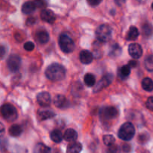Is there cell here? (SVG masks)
<instances>
[{"instance_id": "18", "label": "cell", "mask_w": 153, "mask_h": 153, "mask_svg": "<svg viewBox=\"0 0 153 153\" xmlns=\"http://www.w3.org/2000/svg\"><path fill=\"white\" fill-rule=\"evenodd\" d=\"M37 39L40 43H42V44L46 43L49 40V33L46 31H44V30L39 31L37 33Z\"/></svg>"}, {"instance_id": "36", "label": "cell", "mask_w": 153, "mask_h": 153, "mask_svg": "<svg viewBox=\"0 0 153 153\" xmlns=\"http://www.w3.org/2000/svg\"><path fill=\"white\" fill-rule=\"evenodd\" d=\"M4 132H5V128H4V125L0 123V137H1L4 135Z\"/></svg>"}, {"instance_id": "40", "label": "cell", "mask_w": 153, "mask_h": 153, "mask_svg": "<svg viewBox=\"0 0 153 153\" xmlns=\"http://www.w3.org/2000/svg\"><path fill=\"white\" fill-rule=\"evenodd\" d=\"M152 8L153 9V2H152Z\"/></svg>"}, {"instance_id": "20", "label": "cell", "mask_w": 153, "mask_h": 153, "mask_svg": "<svg viewBox=\"0 0 153 153\" xmlns=\"http://www.w3.org/2000/svg\"><path fill=\"white\" fill-rule=\"evenodd\" d=\"M50 138L52 141H54L55 143H61V140L64 138V135H62V133L59 130H54L51 132L50 134Z\"/></svg>"}, {"instance_id": "25", "label": "cell", "mask_w": 153, "mask_h": 153, "mask_svg": "<svg viewBox=\"0 0 153 153\" xmlns=\"http://www.w3.org/2000/svg\"><path fill=\"white\" fill-rule=\"evenodd\" d=\"M131 73V67L129 65H125L123 67H121V69L120 70L119 75L120 77L123 79H125L128 77V76Z\"/></svg>"}, {"instance_id": "11", "label": "cell", "mask_w": 153, "mask_h": 153, "mask_svg": "<svg viewBox=\"0 0 153 153\" xmlns=\"http://www.w3.org/2000/svg\"><path fill=\"white\" fill-rule=\"evenodd\" d=\"M40 18L44 22L48 23H53L55 21V14L49 9H43L40 13Z\"/></svg>"}, {"instance_id": "22", "label": "cell", "mask_w": 153, "mask_h": 153, "mask_svg": "<svg viewBox=\"0 0 153 153\" xmlns=\"http://www.w3.org/2000/svg\"><path fill=\"white\" fill-rule=\"evenodd\" d=\"M142 88L144 91L151 92L153 91V81L150 78H145L141 82Z\"/></svg>"}, {"instance_id": "15", "label": "cell", "mask_w": 153, "mask_h": 153, "mask_svg": "<svg viewBox=\"0 0 153 153\" xmlns=\"http://www.w3.org/2000/svg\"><path fill=\"white\" fill-rule=\"evenodd\" d=\"M36 5L34 1H26L22 6V12L25 14H30L36 9Z\"/></svg>"}, {"instance_id": "8", "label": "cell", "mask_w": 153, "mask_h": 153, "mask_svg": "<svg viewBox=\"0 0 153 153\" xmlns=\"http://www.w3.org/2000/svg\"><path fill=\"white\" fill-rule=\"evenodd\" d=\"M113 75L111 74V73H108V74L105 75L102 79H100V82L95 85V88L94 90V93H97L100 92V91L103 89L105 88H107L108 85H111V83L113 81Z\"/></svg>"}, {"instance_id": "5", "label": "cell", "mask_w": 153, "mask_h": 153, "mask_svg": "<svg viewBox=\"0 0 153 153\" xmlns=\"http://www.w3.org/2000/svg\"><path fill=\"white\" fill-rule=\"evenodd\" d=\"M60 48L65 53H70L75 49V43L73 40L69 36L66 34H61L58 40Z\"/></svg>"}, {"instance_id": "27", "label": "cell", "mask_w": 153, "mask_h": 153, "mask_svg": "<svg viewBox=\"0 0 153 153\" xmlns=\"http://www.w3.org/2000/svg\"><path fill=\"white\" fill-rule=\"evenodd\" d=\"M34 152L39 153H49L51 152V149L49 146H46L43 143H37L34 148Z\"/></svg>"}, {"instance_id": "39", "label": "cell", "mask_w": 153, "mask_h": 153, "mask_svg": "<svg viewBox=\"0 0 153 153\" xmlns=\"http://www.w3.org/2000/svg\"><path fill=\"white\" fill-rule=\"evenodd\" d=\"M114 2L116 3L117 5L119 6H121L123 5V4H124V3L126 2V0H114Z\"/></svg>"}, {"instance_id": "16", "label": "cell", "mask_w": 153, "mask_h": 153, "mask_svg": "<svg viewBox=\"0 0 153 153\" xmlns=\"http://www.w3.org/2000/svg\"><path fill=\"white\" fill-rule=\"evenodd\" d=\"M53 102H54V105H55L57 108H64L66 105H67V100L64 96L57 95L56 97L54 98Z\"/></svg>"}, {"instance_id": "35", "label": "cell", "mask_w": 153, "mask_h": 153, "mask_svg": "<svg viewBox=\"0 0 153 153\" xmlns=\"http://www.w3.org/2000/svg\"><path fill=\"white\" fill-rule=\"evenodd\" d=\"M6 53L5 48L2 46H0V58H2Z\"/></svg>"}, {"instance_id": "29", "label": "cell", "mask_w": 153, "mask_h": 153, "mask_svg": "<svg viewBox=\"0 0 153 153\" xmlns=\"http://www.w3.org/2000/svg\"><path fill=\"white\" fill-rule=\"evenodd\" d=\"M103 142L106 146H112L115 142V138L111 134H106L103 136Z\"/></svg>"}, {"instance_id": "38", "label": "cell", "mask_w": 153, "mask_h": 153, "mask_svg": "<svg viewBox=\"0 0 153 153\" xmlns=\"http://www.w3.org/2000/svg\"><path fill=\"white\" fill-rule=\"evenodd\" d=\"M128 65L131 67H136L137 66V62L135 60H132V61H130L128 62Z\"/></svg>"}, {"instance_id": "26", "label": "cell", "mask_w": 153, "mask_h": 153, "mask_svg": "<svg viewBox=\"0 0 153 153\" xmlns=\"http://www.w3.org/2000/svg\"><path fill=\"white\" fill-rule=\"evenodd\" d=\"M142 31L143 34L146 37H150L153 34V27L151 24L146 23L142 26Z\"/></svg>"}, {"instance_id": "12", "label": "cell", "mask_w": 153, "mask_h": 153, "mask_svg": "<svg viewBox=\"0 0 153 153\" xmlns=\"http://www.w3.org/2000/svg\"><path fill=\"white\" fill-rule=\"evenodd\" d=\"M79 58L82 64H89L94 60V55L88 50H82L79 55Z\"/></svg>"}, {"instance_id": "31", "label": "cell", "mask_w": 153, "mask_h": 153, "mask_svg": "<svg viewBox=\"0 0 153 153\" xmlns=\"http://www.w3.org/2000/svg\"><path fill=\"white\" fill-rule=\"evenodd\" d=\"M34 3L35 4L36 7H39V8H41L46 6V3L45 0H33Z\"/></svg>"}, {"instance_id": "3", "label": "cell", "mask_w": 153, "mask_h": 153, "mask_svg": "<svg viewBox=\"0 0 153 153\" xmlns=\"http://www.w3.org/2000/svg\"><path fill=\"white\" fill-rule=\"evenodd\" d=\"M0 112L3 117L9 122H13L17 119L18 113L16 108L11 104L6 103L0 108Z\"/></svg>"}, {"instance_id": "30", "label": "cell", "mask_w": 153, "mask_h": 153, "mask_svg": "<svg viewBox=\"0 0 153 153\" xmlns=\"http://www.w3.org/2000/svg\"><path fill=\"white\" fill-rule=\"evenodd\" d=\"M24 49H25V50L28 51V52H31V51L34 50V44L31 41L26 42V43L24 44Z\"/></svg>"}, {"instance_id": "13", "label": "cell", "mask_w": 153, "mask_h": 153, "mask_svg": "<svg viewBox=\"0 0 153 153\" xmlns=\"http://www.w3.org/2000/svg\"><path fill=\"white\" fill-rule=\"evenodd\" d=\"M78 134L74 129L73 128H68L65 131L64 134V139L66 141L68 142H73L77 140Z\"/></svg>"}, {"instance_id": "21", "label": "cell", "mask_w": 153, "mask_h": 153, "mask_svg": "<svg viewBox=\"0 0 153 153\" xmlns=\"http://www.w3.org/2000/svg\"><path fill=\"white\" fill-rule=\"evenodd\" d=\"M22 132V128L19 125H12L9 128V134L12 137H19Z\"/></svg>"}, {"instance_id": "6", "label": "cell", "mask_w": 153, "mask_h": 153, "mask_svg": "<svg viewBox=\"0 0 153 153\" xmlns=\"http://www.w3.org/2000/svg\"><path fill=\"white\" fill-rule=\"evenodd\" d=\"M100 117L102 120H109L114 118H116L118 115V111L116 108L113 106L104 107L100 110Z\"/></svg>"}, {"instance_id": "17", "label": "cell", "mask_w": 153, "mask_h": 153, "mask_svg": "<svg viewBox=\"0 0 153 153\" xmlns=\"http://www.w3.org/2000/svg\"><path fill=\"white\" fill-rule=\"evenodd\" d=\"M139 36V31L135 26H131L127 32L126 38L127 40H135Z\"/></svg>"}, {"instance_id": "14", "label": "cell", "mask_w": 153, "mask_h": 153, "mask_svg": "<svg viewBox=\"0 0 153 153\" xmlns=\"http://www.w3.org/2000/svg\"><path fill=\"white\" fill-rule=\"evenodd\" d=\"M82 149V145L79 142L73 141L67 146V152L68 153H78L80 152Z\"/></svg>"}, {"instance_id": "10", "label": "cell", "mask_w": 153, "mask_h": 153, "mask_svg": "<svg viewBox=\"0 0 153 153\" xmlns=\"http://www.w3.org/2000/svg\"><path fill=\"white\" fill-rule=\"evenodd\" d=\"M37 101L40 106L46 107L51 103V96L48 92L39 93L37 96Z\"/></svg>"}, {"instance_id": "19", "label": "cell", "mask_w": 153, "mask_h": 153, "mask_svg": "<svg viewBox=\"0 0 153 153\" xmlns=\"http://www.w3.org/2000/svg\"><path fill=\"white\" fill-rule=\"evenodd\" d=\"M55 116V114L51 110H41L39 111L38 117L40 120L51 119Z\"/></svg>"}, {"instance_id": "33", "label": "cell", "mask_w": 153, "mask_h": 153, "mask_svg": "<svg viewBox=\"0 0 153 153\" xmlns=\"http://www.w3.org/2000/svg\"><path fill=\"white\" fill-rule=\"evenodd\" d=\"M102 0H87L88 4L91 6H97L102 2Z\"/></svg>"}, {"instance_id": "7", "label": "cell", "mask_w": 153, "mask_h": 153, "mask_svg": "<svg viewBox=\"0 0 153 153\" xmlns=\"http://www.w3.org/2000/svg\"><path fill=\"white\" fill-rule=\"evenodd\" d=\"M7 67L12 73H16L19 70L21 66V58L17 55H11L9 56L7 61Z\"/></svg>"}, {"instance_id": "2", "label": "cell", "mask_w": 153, "mask_h": 153, "mask_svg": "<svg viewBox=\"0 0 153 153\" xmlns=\"http://www.w3.org/2000/svg\"><path fill=\"white\" fill-rule=\"evenodd\" d=\"M135 134V128L131 123H125L121 126L118 131V137L121 140L128 141L134 137Z\"/></svg>"}, {"instance_id": "28", "label": "cell", "mask_w": 153, "mask_h": 153, "mask_svg": "<svg viewBox=\"0 0 153 153\" xmlns=\"http://www.w3.org/2000/svg\"><path fill=\"white\" fill-rule=\"evenodd\" d=\"M144 65L148 71L153 72V55L146 57L144 61Z\"/></svg>"}, {"instance_id": "32", "label": "cell", "mask_w": 153, "mask_h": 153, "mask_svg": "<svg viewBox=\"0 0 153 153\" xmlns=\"http://www.w3.org/2000/svg\"><path fill=\"white\" fill-rule=\"evenodd\" d=\"M146 106L149 110L153 111V97H150L148 98L146 102Z\"/></svg>"}, {"instance_id": "9", "label": "cell", "mask_w": 153, "mask_h": 153, "mask_svg": "<svg viewBox=\"0 0 153 153\" xmlns=\"http://www.w3.org/2000/svg\"><path fill=\"white\" fill-rule=\"evenodd\" d=\"M128 54L134 59H138L143 55V49L138 43H131L128 46Z\"/></svg>"}, {"instance_id": "1", "label": "cell", "mask_w": 153, "mask_h": 153, "mask_svg": "<svg viewBox=\"0 0 153 153\" xmlns=\"http://www.w3.org/2000/svg\"><path fill=\"white\" fill-rule=\"evenodd\" d=\"M66 70L62 65L57 63L50 64L46 70V76L52 82H59L65 78Z\"/></svg>"}, {"instance_id": "24", "label": "cell", "mask_w": 153, "mask_h": 153, "mask_svg": "<svg viewBox=\"0 0 153 153\" xmlns=\"http://www.w3.org/2000/svg\"><path fill=\"white\" fill-rule=\"evenodd\" d=\"M121 52H122V49H121V47L118 44L115 43V44L112 45L111 47L109 55H110L111 57L115 58V57H117L119 56V55H120Z\"/></svg>"}, {"instance_id": "37", "label": "cell", "mask_w": 153, "mask_h": 153, "mask_svg": "<svg viewBox=\"0 0 153 153\" xmlns=\"http://www.w3.org/2000/svg\"><path fill=\"white\" fill-rule=\"evenodd\" d=\"M145 137H148L147 134H140V135L139 136V138H142V139H139V141H140V143H141V141L146 142L148 139L147 138L145 139Z\"/></svg>"}, {"instance_id": "23", "label": "cell", "mask_w": 153, "mask_h": 153, "mask_svg": "<svg viewBox=\"0 0 153 153\" xmlns=\"http://www.w3.org/2000/svg\"><path fill=\"white\" fill-rule=\"evenodd\" d=\"M84 81L88 87H94L96 85V78L91 73H87L84 77Z\"/></svg>"}, {"instance_id": "34", "label": "cell", "mask_w": 153, "mask_h": 153, "mask_svg": "<svg viewBox=\"0 0 153 153\" xmlns=\"http://www.w3.org/2000/svg\"><path fill=\"white\" fill-rule=\"evenodd\" d=\"M35 23V19L34 17H29L26 20V25H32Z\"/></svg>"}, {"instance_id": "4", "label": "cell", "mask_w": 153, "mask_h": 153, "mask_svg": "<svg viewBox=\"0 0 153 153\" xmlns=\"http://www.w3.org/2000/svg\"><path fill=\"white\" fill-rule=\"evenodd\" d=\"M112 37V30L111 28L108 25L103 24L100 25L96 30V37L97 40L100 42L109 41Z\"/></svg>"}]
</instances>
